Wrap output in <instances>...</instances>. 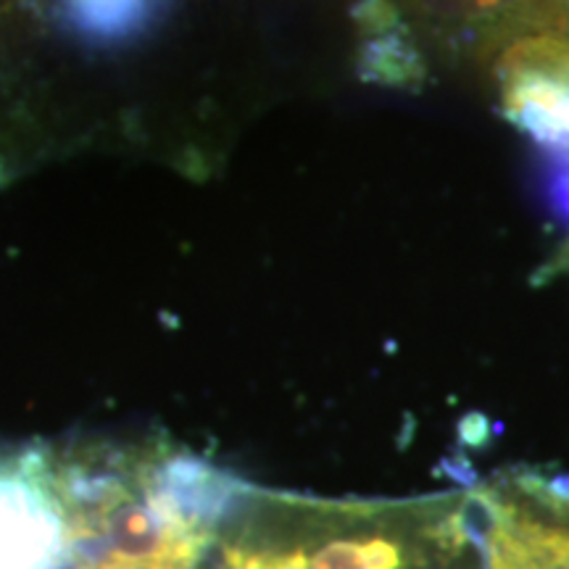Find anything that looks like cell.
<instances>
[{
  "mask_svg": "<svg viewBox=\"0 0 569 569\" xmlns=\"http://www.w3.org/2000/svg\"><path fill=\"white\" fill-rule=\"evenodd\" d=\"M480 498L488 569H569V490L519 480Z\"/></svg>",
  "mask_w": 569,
  "mask_h": 569,
  "instance_id": "cell-3",
  "label": "cell"
},
{
  "mask_svg": "<svg viewBox=\"0 0 569 569\" xmlns=\"http://www.w3.org/2000/svg\"><path fill=\"white\" fill-rule=\"evenodd\" d=\"M217 569H488L478 493L365 503L280 496L234 480Z\"/></svg>",
  "mask_w": 569,
  "mask_h": 569,
  "instance_id": "cell-1",
  "label": "cell"
},
{
  "mask_svg": "<svg viewBox=\"0 0 569 569\" xmlns=\"http://www.w3.org/2000/svg\"><path fill=\"white\" fill-rule=\"evenodd\" d=\"M74 536L56 461L21 453L0 461V569H69Z\"/></svg>",
  "mask_w": 569,
  "mask_h": 569,
  "instance_id": "cell-2",
  "label": "cell"
},
{
  "mask_svg": "<svg viewBox=\"0 0 569 569\" xmlns=\"http://www.w3.org/2000/svg\"><path fill=\"white\" fill-rule=\"evenodd\" d=\"M61 17L82 38L117 42L151 24L159 0H59Z\"/></svg>",
  "mask_w": 569,
  "mask_h": 569,
  "instance_id": "cell-4",
  "label": "cell"
}]
</instances>
